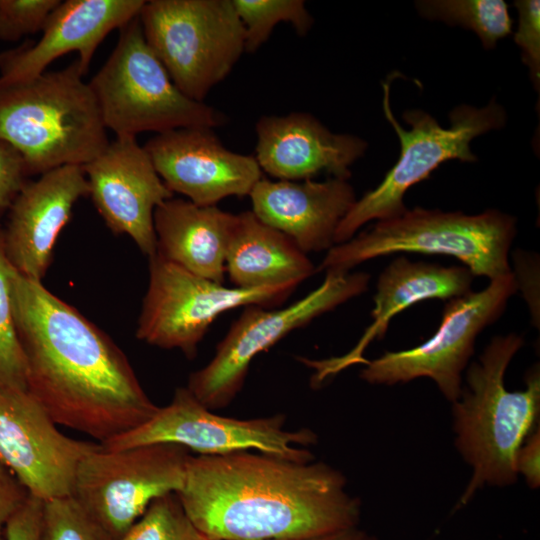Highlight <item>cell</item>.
Masks as SVG:
<instances>
[{"mask_svg":"<svg viewBox=\"0 0 540 540\" xmlns=\"http://www.w3.org/2000/svg\"><path fill=\"white\" fill-rule=\"evenodd\" d=\"M12 299L27 391L57 425L102 443L155 414L126 355L76 308L16 270Z\"/></svg>","mask_w":540,"mask_h":540,"instance_id":"cell-1","label":"cell"},{"mask_svg":"<svg viewBox=\"0 0 540 540\" xmlns=\"http://www.w3.org/2000/svg\"><path fill=\"white\" fill-rule=\"evenodd\" d=\"M342 472L265 453L190 455L176 493L193 527L211 540H299L354 528L361 503Z\"/></svg>","mask_w":540,"mask_h":540,"instance_id":"cell-2","label":"cell"},{"mask_svg":"<svg viewBox=\"0 0 540 540\" xmlns=\"http://www.w3.org/2000/svg\"><path fill=\"white\" fill-rule=\"evenodd\" d=\"M517 333L492 338L466 372L459 398L452 403L455 447L472 475L458 506L485 485L505 487L517 479L515 456L536 428L540 413V372L533 366L523 390L505 386L506 370L523 347Z\"/></svg>","mask_w":540,"mask_h":540,"instance_id":"cell-3","label":"cell"},{"mask_svg":"<svg viewBox=\"0 0 540 540\" xmlns=\"http://www.w3.org/2000/svg\"><path fill=\"white\" fill-rule=\"evenodd\" d=\"M78 61L0 85V139L22 157L28 175L80 165L109 144L95 95Z\"/></svg>","mask_w":540,"mask_h":540,"instance_id":"cell-4","label":"cell"},{"mask_svg":"<svg viewBox=\"0 0 540 540\" xmlns=\"http://www.w3.org/2000/svg\"><path fill=\"white\" fill-rule=\"evenodd\" d=\"M516 233V219L499 210L468 215L415 207L336 244L316 270L348 273L381 256L420 253L454 257L474 277L490 281L512 272L509 253Z\"/></svg>","mask_w":540,"mask_h":540,"instance_id":"cell-5","label":"cell"},{"mask_svg":"<svg viewBox=\"0 0 540 540\" xmlns=\"http://www.w3.org/2000/svg\"><path fill=\"white\" fill-rule=\"evenodd\" d=\"M112 53L89 83L106 129L116 136L179 128H216L219 110L183 94L148 46L137 17L119 29Z\"/></svg>","mask_w":540,"mask_h":540,"instance_id":"cell-6","label":"cell"},{"mask_svg":"<svg viewBox=\"0 0 540 540\" xmlns=\"http://www.w3.org/2000/svg\"><path fill=\"white\" fill-rule=\"evenodd\" d=\"M383 92V111L399 138L400 156L381 183L356 200L337 228L335 245L350 240L369 221L401 215L407 209L403 199L408 189L429 178L447 160L476 161L470 149L472 139L499 129L506 122L504 108L492 99L482 108L469 105L454 108L449 114V128H443L423 110H406L403 119L411 126L406 130L391 111L388 83H383Z\"/></svg>","mask_w":540,"mask_h":540,"instance_id":"cell-7","label":"cell"},{"mask_svg":"<svg viewBox=\"0 0 540 540\" xmlns=\"http://www.w3.org/2000/svg\"><path fill=\"white\" fill-rule=\"evenodd\" d=\"M138 18L148 46L187 97L204 102L245 53L232 0H150Z\"/></svg>","mask_w":540,"mask_h":540,"instance_id":"cell-8","label":"cell"},{"mask_svg":"<svg viewBox=\"0 0 540 540\" xmlns=\"http://www.w3.org/2000/svg\"><path fill=\"white\" fill-rule=\"evenodd\" d=\"M366 272L325 273L323 282L283 309L244 307L216 347L210 362L190 374L187 388L210 410L228 406L242 389L251 361L315 318L363 294Z\"/></svg>","mask_w":540,"mask_h":540,"instance_id":"cell-9","label":"cell"},{"mask_svg":"<svg viewBox=\"0 0 540 540\" xmlns=\"http://www.w3.org/2000/svg\"><path fill=\"white\" fill-rule=\"evenodd\" d=\"M298 285L291 282L255 289L226 287L156 253L149 257V283L136 337L162 349H178L193 359L199 343L220 314L249 305L278 306Z\"/></svg>","mask_w":540,"mask_h":540,"instance_id":"cell-10","label":"cell"},{"mask_svg":"<svg viewBox=\"0 0 540 540\" xmlns=\"http://www.w3.org/2000/svg\"><path fill=\"white\" fill-rule=\"evenodd\" d=\"M188 449L155 443L121 450L99 446L78 464L71 496L121 540L153 500L183 486Z\"/></svg>","mask_w":540,"mask_h":540,"instance_id":"cell-11","label":"cell"},{"mask_svg":"<svg viewBox=\"0 0 540 540\" xmlns=\"http://www.w3.org/2000/svg\"><path fill=\"white\" fill-rule=\"evenodd\" d=\"M285 419L281 414L247 420L220 416L199 402L187 387H180L171 402L158 407L145 423L100 444L108 450H121L173 443L201 455L254 449L294 462L313 461V454L300 446L316 443L317 436L309 429L284 430Z\"/></svg>","mask_w":540,"mask_h":540,"instance_id":"cell-12","label":"cell"},{"mask_svg":"<svg viewBox=\"0 0 540 540\" xmlns=\"http://www.w3.org/2000/svg\"><path fill=\"white\" fill-rule=\"evenodd\" d=\"M517 290L511 272L490 280L480 291L448 300L441 322L428 340L414 348L387 351L368 360L360 378L369 384L391 386L427 377L448 401L455 402L477 336L504 313Z\"/></svg>","mask_w":540,"mask_h":540,"instance_id":"cell-13","label":"cell"},{"mask_svg":"<svg viewBox=\"0 0 540 540\" xmlns=\"http://www.w3.org/2000/svg\"><path fill=\"white\" fill-rule=\"evenodd\" d=\"M99 444L64 435L28 391L0 387V460L31 496H70L78 464Z\"/></svg>","mask_w":540,"mask_h":540,"instance_id":"cell-14","label":"cell"},{"mask_svg":"<svg viewBox=\"0 0 540 540\" xmlns=\"http://www.w3.org/2000/svg\"><path fill=\"white\" fill-rule=\"evenodd\" d=\"M82 167L89 196L109 229L128 235L148 257L156 254L154 211L174 193L136 137L116 136Z\"/></svg>","mask_w":540,"mask_h":540,"instance_id":"cell-15","label":"cell"},{"mask_svg":"<svg viewBox=\"0 0 540 540\" xmlns=\"http://www.w3.org/2000/svg\"><path fill=\"white\" fill-rule=\"evenodd\" d=\"M167 188L199 206L249 196L262 179L252 155L225 147L212 128H179L156 134L143 146Z\"/></svg>","mask_w":540,"mask_h":540,"instance_id":"cell-16","label":"cell"},{"mask_svg":"<svg viewBox=\"0 0 540 540\" xmlns=\"http://www.w3.org/2000/svg\"><path fill=\"white\" fill-rule=\"evenodd\" d=\"M85 196H89V186L80 165L50 170L23 186L2 230L6 257L19 274L42 282L56 240L69 222L74 205Z\"/></svg>","mask_w":540,"mask_h":540,"instance_id":"cell-17","label":"cell"},{"mask_svg":"<svg viewBox=\"0 0 540 540\" xmlns=\"http://www.w3.org/2000/svg\"><path fill=\"white\" fill-rule=\"evenodd\" d=\"M255 131L254 157L261 170L277 180L302 181L321 173L348 180L350 166L368 147L364 139L333 133L305 112L263 115Z\"/></svg>","mask_w":540,"mask_h":540,"instance_id":"cell-18","label":"cell"},{"mask_svg":"<svg viewBox=\"0 0 540 540\" xmlns=\"http://www.w3.org/2000/svg\"><path fill=\"white\" fill-rule=\"evenodd\" d=\"M252 212L263 223L288 236L298 248L329 251L340 222L357 198L348 180H268L262 178L249 194Z\"/></svg>","mask_w":540,"mask_h":540,"instance_id":"cell-19","label":"cell"},{"mask_svg":"<svg viewBox=\"0 0 540 540\" xmlns=\"http://www.w3.org/2000/svg\"><path fill=\"white\" fill-rule=\"evenodd\" d=\"M144 0H66L50 14L41 38L22 49L1 69L0 85L42 74L57 58L78 52L85 75L96 49L114 29L139 15Z\"/></svg>","mask_w":540,"mask_h":540,"instance_id":"cell-20","label":"cell"},{"mask_svg":"<svg viewBox=\"0 0 540 540\" xmlns=\"http://www.w3.org/2000/svg\"><path fill=\"white\" fill-rule=\"evenodd\" d=\"M474 276L465 266H441L414 262L399 256L380 273L371 311L372 323L357 345L337 358L301 361L315 370L313 382L325 379L354 364H366L363 353L374 339L384 337L394 316L408 307L429 299L451 300L472 291Z\"/></svg>","mask_w":540,"mask_h":540,"instance_id":"cell-21","label":"cell"},{"mask_svg":"<svg viewBox=\"0 0 540 540\" xmlns=\"http://www.w3.org/2000/svg\"><path fill=\"white\" fill-rule=\"evenodd\" d=\"M236 216L217 206L168 199L154 211L156 253L193 274L223 284Z\"/></svg>","mask_w":540,"mask_h":540,"instance_id":"cell-22","label":"cell"},{"mask_svg":"<svg viewBox=\"0 0 540 540\" xmlns=\"http://www.w3.org/2000/svg\"><path fill=\"white\" fill-rule=\"evenodd\" d=\"M225 268L232 286L241 289L300 284L317 271L288 236L260 221L252 211L236 216Z\"/></svg>","mask_w":540,"mask_h":540,"instance_id":"cell-23","label":"cell"},{"mask_svg":"<svg viewBox=\"0 0 540 540\" xmlns=\"http://www.w3.org/2000/svg\"><path fill=\"white\" fill-rule=\"evenodd\" d=\"M416 7L427 19L474 31L487 49L512 32L513 19L503 0H425Z\"/></svg>","mask_w":540,"mask_h":540,"instance_id":"cell-24","label":"cell"},{"mask_svg":"<svg viewBox=\"0 0 540 540\" xmlns=\"http://www.w3.org/2000/svg\"><path fill=\"white\" fill-rule=\"evenodd\" d=\"M232 3L244 28L245 53L256 52L279 23L291 24L300 36L306 35L313 24L302 0H232Z\"/></svg>","mask_w":540,"mask_h":540,"instance_id":"cell-25","label":"cell"},{"mask_svg":"<svg viewBox=\"0 0 540 540\" xmlns=\"http://www.w3.org/2000/svg\"><path fill=\"white\" fill-rule=\"evenodd\" d=\"M0 229V387L27 391V365L18 337L12 299V275Z\"/></svg>","mask_w":540,"mask_h":540,"instance_id":"cell-26","label":"cell"},{"mask_svg":"<svg viewBox=\"0 0 540 540\" xmlns=\"http://www.w3.org/2000/svg\"><path fill=\"white\" fill-rule=\"evenodd\" d=\"M40 540H115L73 496L43 501Z\"/></svg>","mask_w":540,"mask_h":540,"instance_id":"cell-27","label":"cell"},{"mask_svg":"<svg viewBox=\"0 0 540 540\" xmlns=\"http://www.w3.org/2000/svg\"><path fill=\"white\" fill-rule=\"evenodd\" d=\"M193 525L176 493L156 498L121 540H192Z\"/></svg>","mask_w":540,"mask_h":540,"instance_id":"cell-28","label":"cell"},{"mask_svg":"<svg viewBox=\"0 0 540 540\" xmlns=\"http://www.w3.org/2000/svg\"><path fill=\"white\" fill-rule=\"evenodd\" d=\"M60 0H0V40L18 41L42 31Z\"/></svg>","mask_w":540,"mask_h":540,"instance_id":"cell-29","label":"cell"},{"mask_svg":"<svg viewBox=\"0 0 540 540\" xmlns=\"http://www.w3.org/2000/svg\"><path fill=\"white\" fill-rule=\"evenodd\" d=\"M518 10V28L514 41L521 49L523 62L537 90L540 84V2L538 0L515 1Z\"/></svg>","mask_w":540,"mask_h":540,"instance_id":"cell-30","label":"cell"},{"mask_svg":"<svg viewBox=\"0 0 540 540\" xmlns=\"http://www.w3.org/2000/svg\"><path fill=\"white\" fill-rule=\"evenodd\" d=\"M21 155L0 139V218L7 212L23 186L28 182Z\"/></svg>","mask_w":540,"mask_h":540,"instance_id":"cell-31","label":"cell"},{"mask_svg":"<svg viewBox=\"0 0 540 540\" xmlns=\"http://www.w3.org/2000/svg\"><path fill=\"white\" fill-rule=\"evenodd\" d=\"M43 501L29 496L25 504L9 519L6 540H40Z\"/></svg>","mask_w":540,"mask_h":540,"instance_id":"cell-32","label":"cell"},{"mask_svg":"<svg viewBox=\"0 0 540 540\" xmlns=\"http://www.w3.org/2000/svg\"><path fill=\"white\" fill-rule=\"evenodd\" d=\"M29 496L24 485L0 460V540H6L7 522L25 504Z\"/></svg>","mask_w":540,"mask_h":540,"instance_id":"cell-33","label":"cell"},{"mask_svg":"<svg viewBox=\"0 0 540 540\" xmlns=\"http://www.w3.org/2000/svg\"><path fill=\"white\" fill-rule=\"evenodd\" d=\"M540 431L535 428L519 447L515 456L517 474H521L528 487L537 489L540 486Z\"/></svg>","mask_w":540,"mask_h":540,"instance_id":"cell-34","label":"cell"},{"mask_svg":"<svg viewBox=\"0 0 540 540\" xmlns=\"http://www.w3.org/2000/svg\"><path fill=\"white\" fill-rule=\"evenodd\" d=\"M192 540H211L200 534L195 528L192 534ZM299 540H376L375 537L368 535L357 527L342 530L322 537L299 539Z\"/></svg>","mask_w":540,"mask_h":540,"instance_id":"cell-35","label":"cell"},{"mask_svg":"<svg viewBox=\"0 0 540 540\" xmlns=\"http://www.w3.org/2000/svg\"><path fill=\"white\" fill-rule=\"evenodd\" d=\"M23 44L15 48L0 52V69H2V67L22 49Z\"/></svg>","mask_w":540,"mask_h":540,"instance_id":"cell-36","label":"cell"}]
</instances>
